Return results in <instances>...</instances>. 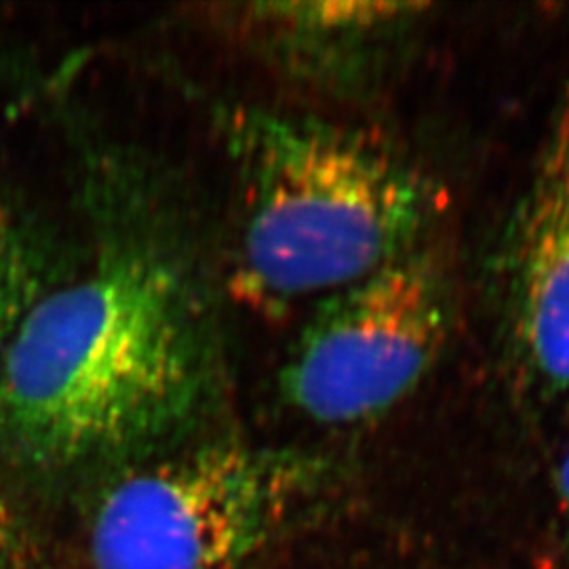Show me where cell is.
Masks as SVG:
<instances>
[{
    "instance_id": "6da1fadb",
    "label": "cell",
    "mask_w": 569,
    "mask_h": 569,
    "mask_svg": "<svg viewBox=\"0 0 569 569\" xmlns=\"http://www.w3.org/2000/svg\"><path fill=\"white\" fill-rule=\"evenodd\" d=\"M203 300L157 244H106L81 277L37 298L0 352V451L61 472L188 427L216 392Z\"/></svg>"
},
{
    "instance_id": "7a4b0ae2",
    "label": "cell",
    "mask_w": 569,
    "mask_h": 569,
    "mask_svg": "<svg viewBox=\"0 0 569 569\" xmlns=\"http://www.w3.org/2000/svg\"><path fill=\"white\" fill-rule=\"evenodd\" d=\"M226 122L243 183L234 281L244 298L321 302L418 247L427 186L395 154L264 110Z\"/></svg>"
},
{
    "instance_id": "8992f818",
    "label": "cell",
    "mask_w": 569,
    "mask_h": 569,
    "mask_svg": "<svg viewBox=\"0 0 569 569\" xmlns=\"http://www.w3.org/2000/svg\"><path fill=\"white\" fill-rule=\"evenodd\" d=\"M407 2L308 0L253 2L239 7L237 23L279 60L310 72L363 66L376 44L411 20Z\"/></svg>"
},
{
    "instance_id": "9c48e42d",
    "label": "cell",
    "mask_w": 569,
    "mask_h": 569,
    "mask_svg": "<svg viewBox=\"0 0 569 569\" xmlns=\"http://www.w3.org/2000/svg\"><path fill=\"white\" fill-rule=\"evenodd\" d=\"M557 479H559V493H561V502H563V512H566L569 529V448L566 456H563V460H561Z\"/></svg>"
},
{
    "instance_id": "3957f363",
    "label": "cell",
    "mask_w": 569,
    "mask_h": 569,
    "mask_svg": "<svg viewBox=\"0 0 569 569\" xmlns=\"http://www.w3.org/2000/svg\"><path fill=\"white\" fill-rule=\"evenodd\" d=\"M448 329L443 270L416 247L317 302L281 367V395L317 425H363L422 382Z\"/></svg>"
},
{
    "instance_id": "52a82bcc",
    "label": "cell",
    "mask_w": 569,
    "mask_h": 569,
    "mask_svg": "<svg viewBox=\"0 0 569 569\" xmlns=\"http://www.w3.org/2000/svg\"><path fill=\"white\" fill-rule=\"evenodd\" d=\"M37 298L20 226L0 194V352Z\"/></svg>"
},
{
    "instance_id": "277c9868",
    "label": "cell",
    "mask_w": 569,
    "mask_h": 569,
    "mask_svg": "<svg viewBox=\"0 0 569 569\" xmlns=\"http://www.w3.org/2000/svg\"><path fill=\"white\" fill-rule=\"evenodd\" d=\"M291 472L241 443L138 468L98 502L96 569H239L281 521Z\"/></svg>"
},
{
    "instance_id": "5b68a950",
    "label": "cell",
    "mask_w": 569,
    "mask_h": 569,
    "mask_svg": "<svg viewBox=\"0 0 569 569\" xmlns=\"http://www.w3.org/2000/svg\"><path fill=\"white\" fill-rule=\"evenodd\" d=\"M512 312L529 369L569 390V82L517 224Z\"/></svg>"
},
{
    "instance_id": "ba28073f",
    "label": "cell",
    "mask_w": 569,
    "mask_h": 569,
    "mask_svg": "<svg viewBox=\"0 0 569 569\" xmlns=\"http://www.w3.org/2000/svg\"><path fill=\"white\" fill-rule=\"evenodd\" d=\"M34 552L18 512L0 496V569H32Z\"/></svg>"
}]
</instances>
